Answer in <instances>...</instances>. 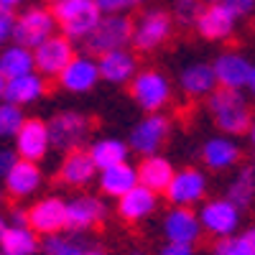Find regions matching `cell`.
I'll return each mask as SVG.
<instances>
[{
	"instance_id": "1",
	"label": "cell",
	"mask_w": 255,
	"mask_h": 255,
	"mask_svg": "<svg viewBox=\"0 0 255 255\" xmlns=\"http://www.w3.org/2000/svg\"><path fill=\"white\" fill-rule=\"evenodd\" d=\"M207 108H209V115L215 120V125L225 135L250 133L253 113H250V105L240 90H227V87L215 90L207 100Z\"/></svg>"
},
{
	"instance_id": "2",
	"label": "cell",
	"mask_w": 255,
	"mask_h": 255,
	"mask_svg": "<svg viewBox=\"0 0 255 255\" xmlns=\"http://www.w3.org/2000/svg\"><path fill=\"white\" fill-rule=\"evenodd\" d=\"M56 23L61 33L67 38L84 41L102 20V8L97 0H59L56 5H51Z\"/></svg>"
},
{
	"instance_id": "3",
	"label": "cell",
	"mask_w": 255,
	"mask_h": 255,
	"mask_svg": "<svg viewBox=\"0 0 255 255\" xmlns=\"http://www.w3.org/2000/svg\"><path fill=\"white\" fill-rule=\"evenodd\" d=\"M56 15L49 8L41 5H31L26 10H20L15 15V31H13V41L20 46L28 49H38L44 41H49L56 31Z\"/></svg>"
},
{
	"instance_id": "4",
	"label": "cell",
	"mask_w": 255,
	"mask_h": 255,
	"mask_svg": "<svg viewBox=\"0 0 255 255\" xmlns=\"http://www.w3.org/2000/svg\"><path fill=\"white\" fill-rule=\"evenodd\" d=\"M84 44L92 54H108L115 49H125V44H133V20L123 13H108L102 15L97 28L84 38Z\"/></svg>"
},
{
	"instance_id": "5",
	"label": "cell",
	"mask_w": 255,
	"mask_h": 255,
	"mask_svg": "<svg viewBox=\"0 0 255 255\" xmlns=\"http://www.w3.org/2000/svg\"><path fill=\"white\" fill-rule=\"evenodd\" d=\"M130 95L145 113H161L171 100V82L158 69H143L130 82Z\"/></svg>"
},
{
	"instance_id": "6",
	"label": "cell",
	"mask_w": 255,
	"mask_h": 255,
	"mask_svg": "<svg viewBox=\"0 0 255 255\" xmlns=\"http://www.w3.org/2000/svg\"><path fill=\"white\" fill-rule=\"evenodd\" d=\"M174 31V18L166 10H145L133 20V46L138 51H156L161 49Z\"/></svg>"
},
{
	"instance_id": "7",
	"label": "cell",
	"mask_w": 255,
	"mask_h": 255,
	"mask_svg": "<svg viewBox=\"0 0 255 255\" xmlns=\"http://www.w3.org/2000/svg\"><path fill=\"white\" fill-rule=\"evenodd\" d=\"M199 220L204 232H209L212 238H232L238 232L240 225V207L232 199H209L204 202V207L199 209Z\"/></svg>"
},
{
	"instance_id": "8",
	"label": "cell",
	"mask_w": 255,
	"mask_h": 255,
	"mask_svg": "<svg viewBox=\"0 0 255 255\" xmlns=\"http://www.w3.org/2000/svg\"><path fill=\"white\" fill-rule=\"evenodd\" d=\"M49 130H51V145H56L59 151H79V145L87 140L90 135V120L84 118L82 113L67 110V113H59L51 123H49Z\"/></svg>"
},
{
	"instance_id": "9",
	"label": "cell",
	"mask_w": 255,
	"mask_h": 255,
	"mask_svg": "<svg viewBox=\"0 0 255 255\" xmlns=\"http://www.w3.org/2000/svg\"><path fill=\"white\" fill-rule=\"evenodd\" d=\"M202 220L191 207H171L163 217V235L168 243L176 245H194L202 238Z\"/></svg>"
},
{
	"instance_id": "10",
	"label": "cell",
	"mask_w": 255,
	"mask_h": 255,
	"mask_svg": "<svg viewBox=\"0 0 255 255\" xmlns=\"http://www.w3.org/2000/svg\"><path fill=\"white\" fill-rule=\"evenodd\" d=\"M28 227L36 235H59L67 230V202L59 197H44L28 209Z\"/></svg>"
},
{
	"instance_id": "11",
	"label": "cell",
	"mask_w": 255,
	"mask_h": 255,
	"mask_svg": "<svg viewBox=\"0 0 255 255\" xmlns=\"http://www.w3.org/2000/svg\"><path fill=\"white\" fill-rule=\"evenodd\" d=\"M33 54H36V72H41L44 77H56V79L77 56L72 49V38L56 36V33L49 41H44L38 49H33Z\"/></svg>"
},
{
	"instance_id": "12",
	"label": "cell",
	"mask_w": 255,
	"mask_h": 255,
	"mask_svg": "<svg viewBox=\"0 0 255 255\" xmlns=\"http://www.w3.org/2000/svg\"><path fill=\"white\" fill-rule=\"evenodd\" d=\"M15 138V153L26 161H41L49 148H51V130H49V123H41L36 118L26 120L20 125V130L13 135Z\"/></svg>"
},
{
	"instance_id": "13",
	"label": "cell",
	"mask_w": 255,
	"mask_h": 255,
	"mask_svg": "<svg viewBox=\"0 0 255 255\" xmlns=\"http://www.w3.org/2000/svg\"><path fill=\"white\" fill-rule=\"evenodd\" d=\"M168 135V118H163L161 113H151L148 118H143L130 133V148L140 156H153L158 153V148L163 145Z\"/></svg>"
},
{
	"instance_id": "14",
	"label": "cell",
	"mask_w": 255,
	"mask_h": 255,
	"mask_svg": "<svg viewBox=\"0 0 255 255\" xmlns=\"http://www.w3.org/2000/svg\"><path fill=\"white\" fill-rule=\"evenodd\" d=\"M207 194V176L199 171V168H181L176 171L171 186H168L166 197L174 207H191L199 204Z\"/></svg>"
},
{
	"instance_id": "15",
	"label": "cell",
	"mask_w": 255,
	"mask_h": 255,
	"mask_svg": "<svg viewBox=\"0 0 255 255\" xmlns=\"http://www.w3.org/2000/svg\"><path fill=\"white\" fill-rule=\"evenodd\" d=\"M102 79L100 74V59H92V56H74L69 61V67L59 74V84L67 92H90L95 84Z\"/></svg>"
},
{
	"instance_id": "16",
	"label": "cell",
	"mask_w": 255,
	"mask_h": 255,
	"mask_svg": "<svg viewBox=\"0 0 255 255\" xmlns=\"http://www.w3.org/2000/svg\"><path fill=\"white\" fill-rule=\"evenodd\" d=\"M215 74H217V84L227 90H243L250 84V74H253V64L240 54V51H225L215 59Z\"/></svg>"
},
{
	"instance_id": "17",
	"label": "cell",
	"mask_w": 255,
	"mask_h": 255,
	"mask_svg": "<svg viewBox=\"0 0 255 255\" xmlns=\"http://www.w3.org/2000/svg\"><path fill=\"white\" fill-rule=\"evenodd\" d=\"M235 20H238V15L232 13L225 3H209L199 13L194 28L199 31V36H204L209 41H222L235 31Z\"/></svg>"
},
{
	"instance_id": "18",
	"label": "cell",
	"mask_w": 255,
	"mask_h": 255,
	"mask_svg": "<svg viewBox=\"0 0 255 255\" xmlns=\"http://www.w3.org/2000/svg\"><path fill=\"white\" fill-rule=\"evenodd\" d=\"M44 92H46V77L41 72H31L15 79H3V84H0L3 102H13V105H31L44 97Z\"/></svg>"
},
{
	"instance_id": "19",
	"label": "cell",
	"mask_w": 255,
	"mask_h": 255,
	"mask_svg": "<svg viewBox=\"0 0 255 255\" xmlns=\"http://www.w3.org/2000/svg\"><path fill=\"white\" fill-rule=\"evenodd\" d=\"M3 181H5V191L13 199H26L38 191V186L44 184V176H41V168L36 161L18 158V163L3 176Z\"/></svg>"
},
{
	"instance_id": "20",
	"label": "cell",
	"mask_w": 255,
	"mask_h": 255,
	"mask_svg": "<svg viewBox=\"0 0 255 255\" xmlns=\"http://www.w3.org/2000/svg\"><path fill=\"white\" fill-rule=\"evenodd\" d=\"M105 220V202L90 194H82L67 202V230L82 232Z\"/></svg>"
},
{
	"instance_id": "21",
	"label": "cell",
	"mask_w": 255,
	"mask_h": 255,
	"mask_svg": "<svg viewBox=\"0 0 255 255\" xmlns=\"http://www.w3.org/2000/svg\"><path fill=\"white\" fill-rule=\"evenodd\" d=\"M158 204V194L153 189H148L143 184H138L135 189H130L125 197L118 199V215L125 222H140L148 215H153V209Z\"/></svg>"
},
{
	"instance_id": "22",
	"label": "cell",
	"mask_w": 255,
	"mask_h": 255,
	"mask_svg": "<svg viewBox=\"0 0 255 255\" xmlns=\"http://www.w3.org/2000/svg\"><path fill=\"white\" fill-rule=\"evenodd\" d=\"M140 184L138 179V168L130 166V163H115L110 168H102L100 171V189H102V194H108V197H125L130 189H135Z\"/></svg>"
},
{
	"instance_id": "23",
	"label": "cell",
	"mask_w": 255,
	"mask_h": 255,
	"mask_svg": "<svg viewBox=\"0 0 255 255\" xmlns=\"http://www.w3.org/2000/svg\"><path fill=\"white\" fill-rule=\"evenodd\" d=\"M97 174V163L92 158L90 151H72L64 158L61 168H59V179L67 186H87Z\"/></svg>"
},
{
	"instance_id": "24",
	"label": "cell",
	"mask_w": 255,
	"mask_h": 255,
	"mask_svg": "<svg viewBox=\"0 0 255 255\" xmlns=\"http://www.w3.org/2000/svg\"><path fill=\"white\" fill-rule=\"evenodd\" d=\"M176 171H174V166L168 163V158L153 153V156H145L138 166V179L143 186L148 189H153L156 194H166L168 186H171Z\"/></svg>"
},
{
	"instance_id": "25",
	"label": "cell",
	"mask_w": 255,
	"mask_h": 255,
	"mask_svg": "<svg viewBox=\"0 0 255 255\" xmlns=\"http://www.w3.org/2000/svg\"><path fill=\"white\" fill-rule=\"evenodd\" d=\"M0 250L3 255H36L38 240L28 225H10L3 222L0 227Z\"/></svg>"
},
{
	"instance_id": "26",
	"label": "cell",
	"mask_w": 255,
	"mask_h": 255,
	"mask_svg": "<svg viewBox=\"0 0 255 255\" xmlns=\"http://www.w3.org/2000/svg\"><path fill=\"white\" fill-rule=\"evenodd\" d=\"M179 84L189 97H209L217 90V74L215 67L209 64H189V67L179 74Z\"/></svg>"
},
{
	"instance_id": "27",
	"label": "cell",
	"mask_w": 255,
	"mask_h": 255,
	"mask_svg": "<svg viewBox=\"0 0 255 255\" xmlns=\"http://www.w3.org/2000/svg\"><path fill=\"white\" fill-rule=\"evenodd\" d=\"M202 158L209 168L215 171H225V168L235 166L240 161V145L232 140L230 135H215L209 138L202 148Z\"/></svg>"
},
{
	"instance_id": "28",
	"label": "cell",
	"mask_w": 255,
	"mask_h": 255,
	"mask_svg": "<svg viewBox=\"0 0 255 255\" xmlns=\"http://www.w3.org/2000/svg\"><path fill=\"white\" fill-rule=\"evenodd\" d=\"M100 74L110 84H125L135 77V59L125 49H115L100 56Z\"/></svg>"
},
{
	"instance_id": "29",
	"label": "cell",
	"mask_w": 255,
	"mask_h": 255,
	"mask_svg": "<svg viewBox=\"0 0 255 255\" xmlns=\"http://www.w3.org/2000/svg\"><path fill=\"white\" fill-rule=\"evenodd\" d=\"M36 72V54L28 46H20L13 44L8 49H3L0 54V77L3 79H15V77H23Z\"/></svg>"
},
{
	"instance_id": "30",
	"label": "cell",
	"mask_w": 255,
	"mask_h": 255,
	"mask_svg": "<svg viewBox=\"0 0 255 255\" xmlns=\"http://www.w3.org/2000/svg\"><path fill=\"white\" fill-rule=\"evenodd\" d=\"M128 151H130V143H125L120 138H100L92 143L90 153L97 163V168H110L115 163H125L128 161Z\"/></svg>"
},
{
	"instance_id": "31",
	"label": "cell",
	"mask_w": 255,
	"mask_h": 255,
	"mask_svg": "<svg viewBox=\"0 0 255 255\" xmlns=\"http://www.w3.org/2000/svg\"><path fill=\"white\" fill-rule=\"evenodd\" d=\"M227 199H232L240 209L250 207L255 199V168H240V174L232 179L227 189Z\"/></svg>"
},
{
	"instance_id": "32",
	"label": "cell",
	"mask_w": 255,
	"mask_h": 255,
	"mask_svg": "<svg viewBox=\"0 0 255 255\" xmlns=\"http://www.w3.org/2000/svg\"><path fill=\"white\" fill-rule=\"evenodd\" d=\"M44 253L46 255H87V250L82 248L77 238H67V235H49L44 243Z\"/></svg>"
},
{
	"instance_id": "33",
	"label": "cell",
	"mask_w": 255,
	"mask_h": 255,
	"mask_svg": "<svg viewBox=\"0 0 255 255\" xmlns=\"http://www.w3.org/2000/svg\"><path fill=\"white\" fill-rule=\"evenodd\" d=\"M23 123H26V118H23V113H20V105L3 102V108H0V133L3 135H15Z\"/></svg>"
},
{
	"instance_id": "34",
	"label": "cell",
	"mask_w": 255,
	"mask_h": 255,
	"mask_svg": "<svg viewBox=\"0 0 255 255\" xmlns=\"http://www.w3.org/2000/svg\"><path fill=\"white\" fill-rule=\"evenodd\" d=\"M212 255H255V248L248 243L245 235H232V238L217 240Z\"/></svg>"
},
{
	"instance_id": "35",
	"label": "cell",
	"mask_w": 255,
	"mask_h": 255,
	"mask_svg": "<svg viewBox=\"0 0 255 255\" xmlns=\"http://www.w3.org/2000/svg\"><path fill=\"white\" fill-rule=\"evenodd\" d=\"M204 8L199 5V0H176L174 3V20L179 23H197V18Z\"/></svg>"
},
{
	"instance_id": "36",
	"label": "cell",
	"mask_w": 255,
	"mask_h": 255,
	"mask_svg": "<svg viewBox=\"0 0 255 255\" xmlns=\"http://www.w3.org/2000/svg\"><path fill=\"white\" fill-rule=\"evenodd\" d=\"M143 3V0H100V8L105 13H125V10H133Z\"/></svg>"
},
{
	"instance_id": "37",
	"label": "cell",
	"mask_w": 255,
	"mask_h": 255,
	"mask_svg": "<svg viewBox=\"0 0 255 255\" xmlns=\"http://www.w3.org/2000/svg\"><path fill=\"white\" fill-rule=\"evenodd\" d=\"M13 31H15V15H13V10H0V38H3V41H13Z\"/></svg>"
},
{
	"instance_id": "38",
	"label": "cell",
	"mask_w": 255,
	"mask_h": 255,
	"mask_svg": "<svg viewBox=\"0 0 255 255\" xmlns=\"http://www.w3.org/2000/svg\"><path fill=\"white\" fill-rule=\"evenodd\" d=\"M222 3L235 13L238 18H243V15H248V13H253L255 10V0H222Z\"/></svg>"
},
{
	"instance_id": "39",
	"label": "cell",
	"mask_w": 255,
	"mask_h": 255,
	"mask_svg": "<svg viewBox=\"0 0 255 255\" xmlns=\"http://www.w3.org/2000/svg\"><path fill=\"white\" fill-rule=\"evenodd\" d=\"M18 158H20V156L15 153V148H13V151H10V148H5V151L0 153V174L5 176V174L10 171V168L18 163Z\"/></svg>"
},
{
	"instance_id": "40",
	"label": "cell",
	"mask_w": 255,
	"mask_h": 255,
	"mask_svg": "<svg viewBox=\"0 0 255 255\" xmlns=\"http://www.w3.org/2000/svg\"><path fill=\"white\" fill-rule=\"evenodd\" d=\"M158 255H194V248L191 245H176V243H168L158 250Z\"/></svg>"
},
{
	"instance_id": "41",
	"label": "cell",
	"mask_w": 255,
	"mask_h": 255,
	"mask_svg": "<svg viewBox=\"0 0 255 255\" xmlns=\"http://www.w3.org/2000/svg\"><path fill=\"white\" fill-rule=\"evenodd\" d=\"M26 0H0V8L3 10H15L18 5H23Z\"/></svg>"
},
{
	"instance_id": "42",
	"label": "cell",
	"mask_w": 255,
	"mask_h": 255,
	"mask_svg": "<svg viewBox=\"0 0 255 255\" xmlns=\"http://www.w3.org/2000/svg\"><path fill=\"white\" fill-rule=\"evenodd\" d=\"M243 235H245V238H248V243H250V245L255 248V227H250V230H245V232H243Z\"/></svg>"
},
{
	"instance_id": "43",
	"label": "cell",
	"mask_w": 255,
	"mask_h": 255,
	"mask_svg": "<svg viewBox=\"0 0 255 255\" xmlns=\"http://www.w3.org/2000/svg\"><path fill=\"white\" fill-rule=\"evenodd\" d=\"M248 90L253 92V97H255V67H253V74H250V84H248Z\"/></svg>"
},
{
	"instance_id": "44",
	"label": "cell",
	"mask_w": 255,
	"mask_h": 255,
	"mask_svg": "<svg viewBox=\"0 0 255 255\" xmlns=\"http://www.w3.org/2000/svg\"><path fill=\"white\" fill-rule=\"evenodd\" d=\"M250 140H253V145H255V120H253V125H250Z\"/></svg>"
},
{
	"instance_id": "45",
	"label": "cell",
	"mask_w": 255,
	"mask_h": 255,
	"mask_svg": "<svg viewBox=\"0 0 255 255\" xmlns=\"http://www.w3.org/2000/svg\"><path fill=\"white\" fill-rule=\"evenodd\" d=\"M87 255H110V253H105V250H87Z\"/></svg>"
},
{
	"instance_id": "46",
	"label": "cell",
	"mask_w": 255,
	"mask_h": 255,
	"mask_svg": "<svg viewBox=\"0 0 255 255\" xmlns=\"http://www.w3.org/2000/svg\"><path fill=\"white\" fill-rule=\"evenodd\" d=\"M204 3L209 5V3H222V0H204Z\"/></svg>"
},
{
	"instance_id": "47",
	"label": "cell",
	"mask_w": 255,
	"mask_h": 255,
	"mask_svg": "<svg viewBox=\"0 0 255 255\" xmlns=\"http://www.w3.org/2000/svg\"><path fill=\"white\" fill-rule=\"evenodd\" d=\"M46 3H51V5H56V3H59V0H46Z\"/></svg>"
},
{
	"instance_id": "48",
	"label": "cell",
	"mask_w": 255,
	"mask_h": 255,
	"mask_svg": "<svg viewBox=\"0 0 255 255\" xmlns=\"http://www.w3.org/2000/svg\"><path fill=\"white\" fill-rule=\"evenodd\" d=\"M97 3H100V0H97Z\"/></svg>"
}]
</instances>
